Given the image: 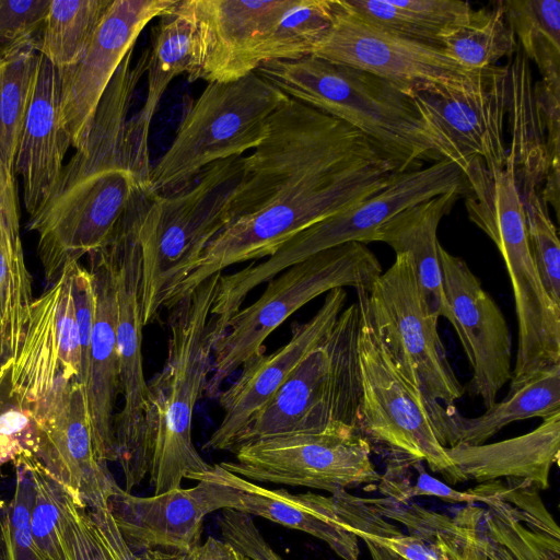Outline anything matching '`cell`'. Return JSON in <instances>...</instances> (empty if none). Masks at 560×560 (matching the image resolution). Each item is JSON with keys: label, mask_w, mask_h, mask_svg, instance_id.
<instances>
[{"label": "cell", "mask_w": 560, "mask_h": 560, "mask_svg": "<svg viewBox=\"0 0 560 560\" xmlns=\"http://www.w3.org/2000/svg\"><path fill=\"white\" fill-rule=\"evenodd\" d=\"M362 540L365 542V545L370 551L372 560H404L402 558H400L399 556H397L389 549H387L378 544H375L369 539H362Z\"/></svg>", "instance_id": "cell-51"}, {"label": "cell", "mask_w": 560, "mask_h": 560, "mask_svg": "<svg viewBox=\"0 0 560 560\" xmlns=\"http://www.w3.org/2000/svg\"><path fill=\"white\" fill-rule=\"evenodd\" d=\"M359 538L378 544L404 560H448L425 541L412 535H405L402 533L392 536L365 534Z\"/></svg>", "instance_id": "cell-48"}, {"label": "cell", "mask_w": 560, "mask_h": 560, "mask_svg": "<svg viewBox=\"0 0 560 560\" xmlns=\"http://www.w3.org/2000/svg\"><path fill=\"white\" fill-rule=\"evenodd\" d=\"M0 215L14 232H20L19 198L14 174L4 165L0 156Z\"/></svg>", "instance_id": "cell-50"}, {"label": "cell", "mask_w": 560, "mask_h": 560, "mask_svg": "<svg viewBox=\"0 0 560 560\" xmlns=\"http://www.w3.org/2000/svg\"><path fill=\"white\" fill-rule=\"evenodd\" d=\"M140 560H250L225 540L208 537L189 550H149L138 553Z\"/></svg>", "instance_id": "cell-47"}, {"label": "cell", "mask_w": 560, "mask_h": 560, "mask_svg": "<svg viewBox=\"0 0 560 560\" xmlns=\"http://www.w3.org/2000/svg\"><path fill=\"white\" fill-rule=\"evenodd\" d=\"M36 37L0 46V156L13 174L18 141L37 73Z\"/></svg>", "instance_id": "cell-32"}, {"label": "cell", "mask_w": 560, "mask_h": 560, "mask_svg": "<svg viewBox=\"0 0 560 560\" xmlns=\"http://www.w3.org/2000/svg\"><path fill=\"white\" fill-rule=\"evenodd\" d=\"M202 478L234 488L238 493L235 511L312 535L326 542L342 560H359L361 535L389 536L398 532L364 498L347 491L329 497L313 492L292 494L284 489L259 486L219 464L196 480Z\"/></svg>", "instance_id": "cell-15"}, {"label": "cell", "mask_w": 560, "mask_h": 560, "mask_svg": "<svg viewBox=\"0 0 560 560\" xmlns=\"http://www.w3.org/2000/svg\"><path fill=\"white\" fill-rule=\"evenodd\" d=\"M455 520L475 532L485 547L488 560H514L508 550L487 532L479 517L477 506L467 504L465 509L458 511Z\"/></svg>", "instance_id": "cell-49"}, {"label": "cell", "mask_w": 560, "mask_h": 560, "mask_svg": "<svg viewBox=\"0 0 560 560\" xmlns=\"http://www.w3.org/2000/svg\"><path fill=\"white\" fill-rule=\"evenodd\" d=\"M358 361L361 400L358 432L387 457L425 462L447 482L457 483V472L439 442L421 394L397 369L372 324L368 290L358 289Z\"/></svg>", "instance_id": "cell-11"}, {"label": "cell", "mask_w": 560, "mask_h": 560, "mask_svg": "<svg viewBox=\"0 0 560 560\" xmlns=\"http://www.w3.org/2000/svg\"><path fill=\"white\" fill-rule=\"evenodd\" d=\"M131 48L104 92L83 145L63 165L45 203L27 222L47 287L65 267L106 245L132 201L151 189L149 151L130 124L149 48L132 65Z\"/></svg>", "instance_id": "cell-2"}, {"label": "cell", "mask_w": 560, "mask_h": 560, "mask_svg": "<svg viewBox=\"0 0 560 560\" xmlns=\"http://www.w3.org/2000/svg\"><path fill=\"white\" fill-rule=\"evenodd\" d=\"M59 511L74 560H140L120 534L107 502L79 504L60 486Z\"/></svg>", "instance_id": "cell-35"}, {"label": "cell", "mask_w": 560, "mask_h": 560, "mask_svg": "<svg viewBox=\"0 0 560 560\" xmlns=\"http://www.w3.org/2000/svg\"><path fill=\"white\" fill-rule=\"evenodd\" d=\"M463 189L440 195L399 212L383 224L375 242L389 245L396 254H406L419 288L424 313L432 322L455 319L445 298L439 260L438 228Z\"/></svg>", "instance_id": "cell-27"}, {"label": "cell", "mask_w": 560, "mask_h": 560, "mask_svg": "<svg viewBox=\"0 0 560 560\" xmlns=\"http://www.w3.org/2000/svg\"><path fill=\"white\" fill-rule=\"evenodd\" d=\"M457 472V483L520 479L535 488L549 486V472L559 463L560 412L533 431L509 440L475 446L445 447Z\"/></svg>", "instance_id": "cell-26"}, {"label": "cell", "mask_w": 560, "mask_h": 560, "mask_svg": "<svg viewBox=\"0 0 560 560\" xmlns=\"http://www.w3.org/2000/svg\"><path fill=\"white\" fill-rule=\"evenodd\" d=\"M50 0H0V46L35 38Z\"/></svg>", "instance_id": "cell-45"}, {"label": "cell", "mask_w": 560, "mask_h": 560, "mask_svg": "<svg viewBox=\"0 0 560 560\" xmlns=\"http://www.w3.org/2000/svg\"><path fill=\"white\" fill-rule=\"evenodd\" d=\"M530 250L541 282L551 298L560 305V243L547 203L535 188L522 195Z\"/></svg>", "instance_id": "cell-44"}, {"label": "cell", "mask_w": 560, "mask_h": 560, "mask_svg": "<svg viewBox=\"0 0 560 560\" xmlns=\"http://www.w3.org/2000/svg\"><path fill=\"white\" fill-rule=\"evenodd\" d=\"M464 176L441 159L416 170L395 173L387 185L345 210L303 230L260 264L221 275L212 312L228 322L246 296L289 267L325 249L350 242H375L380 228L399 212L453 190L463 189Z\"/></svg>", "instance_id": "cell-7"}, {"label": "cell", "mask_w": 560, "mask_h": 560, "mask_svg": "<svg viewBox=\"0 0 560 560\" xmlns=\"http://www.w3.org/2000/svg\"><path fill=\"white\" fill-rule=\"evenodd\" d=\"M381 275L377 257L364 244L350 242L319 252L270 279L261 296L240 308L214 341L206 396L217 398L223 382L265 351L267 337L299 308L336 288L369 291Z\"/></svg>", "instance_id": "cell-9"}, {"label": "cell", "mask_w": 560, "mask_h": 560, "mask_svg": "<svg viewBox=\"0 0 560 560\" xmlns=\"http://www.w3.org/2000/svg\"><path fill=\"white\" fill-rule=\"evenodd\" d=\"M192 24L180 0L164 14L152 30L147 61V97L130 117L133 132L142 149L149 150V130L159 102L171 81L187 73L191 60Z\"/></svg>", "instance_id": "cell-29"}, {"label": "cell", "mask_w": 560, "mask_h": 560, "mask_svg": "<svg viewBox=\"0 0 560 560\" xmlns=\"http://www.w3.org/2000/svg\"><path fill=\"white\" fill-rule=\"evenodd\" d=\"M10 359V357L5 353H0V371L3 364Z\"/></svg>", "instance_id": "cell-52"}, {"label": "cell", "mask_w": 560, "mask_h": 560, "mask_svg": "<svg viewBox=\"0 0 560 560\" xmlns=\"http://www.w3.org/2000/svg\"><path fill=\"white\" fill-rule=\"evenodd\" d=\"M75 262L33 300L18 349L10 358L12 390L32 410L61 381L81 383L73 276Z\"/></svg>", "instance_id": "cell-17"}, {"label": "cell", "mask_w": 560, "mask_h": 560, "mask_svg": "<svg viewBox=\"0 0 560 560\" xmlns=\"http://www.w3.org/2000/svg\"><path fill=\"white\" fill-rule=\"evenodd\" d=\"M372 324L404 377L421 394L434 431L442 425L445 407L465 393L447 359L438 323L427 317L422 298L406 254L368 291Z\"/></svg>", "instance_id": "cell-12"}, {"label": "cell", "mask_w": 560, "mask_h": 560, "mask_svg": "<svg viewBox=\"0 0 560 560\" xmlns=\"http://www.w3.org/2000/svg\"><path fill=\"white\" fill-rule=\"evenodd\" d=\"M177 0H113L77 63L58 69L60 121L80 149L109 82L142 30Z\"/></svg>", "instance_id": "cell-19"}, {"label": "cell", "mask_w": 560, "mask_h": 560, "mask_svg": "<svg viewBox=\"0 0 560 560\" xmlns=\"http://www.w3.org/2000/svg\"><path fill=\"white\" fill-rule=\"evenodd\" d=\"M347 292L336 288L326 293L313 317L295 324L290 340L275 352L255 354L242 365L238 377L218 395L224 416L205 445L232 451L254 416L267 404L299 363L328 336L346 307Z\"/></svg>", "instance_id": "cell-23"}, {"label": "cell", "mask_w": 560, "mask_h": 560, "mask_svg": "<svg viewBox=\"0 0 560 560\" xmlns=\"http://www.w3.org/2000/svg\"><path fill=\"white\" fill-rule=\"evenodd\" d=\"M517 47L501 1L492 8L471 9L467 20L441 39L446 56L467 70L497 66Z\"/></svg>", "instance_id": "cell-34"}, {"label": "cell", "mask_w": 560, "mask_h": 560, "mask_svg": "<svg viewBox=\"0 0 560 560\" xmlns=\"http://www.w3.org/2000/svg\"><path fill=\"white\" fill-rule=\"evenodd\" d=\"M221 272L197 285L171 307L167 357L148 382L151 408L149 481L153 494L180 488L211 467L192 443L194 410L212 369L210 311Z\"/></svg>", "instance_id": "cell-3"}, {"label": "cell", "mask_w": 560, "mask_h": 560, "mask_svg": "<svg viewBox=\"0 0 560 560\" xmlns=\"http://www.w3.org/2000/svg\"><path fill=\"white\" fill-rule=\"evenodd\" d=\"M386 518L404 525L448 560H488L485 547L475 532L447 515L428 510L418 503L398 502L388 498H364Z\"/></svg>", "instance_id": "cell-36"}, {"label": "cell", "mask_w": 560, "mask_h": 560, "mask_svg": "<svg viewBox=\"0 0 560 560\" xmlns=\"http://www.w3.org/2000/svg\"><path fill=\"white\" fill-rule=\"evenodd\" d=\"M242 170L243 155L221 160L186 190L149 199L139 226L144 326L159 318L208 244L234 219L232 201Z\"/></svg>", "instance_id": "cell-5"}, {"label": "cell", "mask_w": 560, "mask_h": 560, "mask_svg": "<svg viewBox=\"0 0 560 560\" xmlns=\"http://www.w3.org/2000/svg\"><path fill=\"white\" fill-rule=\"evenodd\" d=\"M330 27L312 55L355 68L407 89L468 74L440 47L389 33L357 13L346 0H330Z\"/></svg>", "instance_id": "cell-18"}, {"label": "cell", "mask_w": 560, "mask_h": 560, "mask_svg": "<svg viewBox=\"0 0 560 560\" xmlns=\"http://www.w3.org/2000/svg\"><path fill=\"white\" fill-rule=\"evenodd\" d=\"M218 523L223 540L250 560H284L265 540L252 516L235 510H222Z\"/></svg>", "instance_id": "cell-46"}, {"label": "cell", "mask_w": 560, "mask_h": 560, "mask_svg": "<svg viewBox=\"0 0 560 560\" xmlns=\"http://www.w3.org/2000/svg\"><path fill=\"white\" fill-rule=\"evenodd\" d=\"M439 260L454 329L472 371L469 390L488 409L512 377L511 330L501 308L464 259L439 245Z\"/></svg>", "instance_id": "cell-20"}, {"label": "cell", "mask_w": 560, "mask_h": 560, "mask_svg": "<svg viewBox=\"0 0 560 560\" xmlns=\"http://www.w3.org/2000/svg\"><path fill=\"white\" fill-rule=\"evenodd\" d=\"M192 24L189 82H230L262 63L261 51L291 0H180Z\"/></svg>", "instance_id": "cell-16"}, {"label": "cell", "mask_w": 560, "mask_h": 560, "mask_svg": "<svg viewBox=\"0 0 560 560\" xmlns=\"http://www.w3.org/2000/svg\"><path fill=\"white\" fill-rule=\"evenodd\" d=\"M10 359L0 371V467L22 458H37L42 430L32 409L12 390ZM0 499V510L5 505Z\"/></svg>", "instance_id": "cell-41"}, {"label": "cell", "mask_w": 560, "mask_h": 560, "mask_svg": "<svg viewBox=\"0 0 560 560\" xmlns=\"http://www.w3.org/2000/svg\"><path fill=\"white\" fill-rule=\"evenodd\" d=\"M235 460L219 465L253 482L306 487L336 493L374 486L381 475L371 445L359 433H292L234 447Z\"/></svg>", "instance_id": "cell-14"}, {"label": "cell", "mask_w": 560, "mask_h": 560, "mask_svg": "<svg viewBox=\"0 0 560 560\" xmlns=\"http://www.w3.org/2000/svg\"><path fill=\"white\" fill-rule=\"evenodd\" d=\"M255 72L287 96L360 131L401 172L441 160L405 86L313 55L266 61Z\"/></svg>", "instance_id": "cell-4"}, {"label": "cell", "mask_w": 560, "mask_h": 560, "mask_svg": "<svg viewBox=\"0 0 560 560\" xmlns=\"http://www.w3.org/2000/svg\"><path fill=\"white\" fill-rule=\"evenodd\" d=\"M377 489L384 498L398 502H410L417 497H435L451 503L483 502V495L476 489L455 490L429 475L422 462L400 457H387Z\"/></svg>", "instance_id": "cell-42"}, {"label": "cell", "mask_w": 560, "mask_h": 560, "mask_svg": "<svg viewBox=\"0 0 560 560\" xmlns=\"http://www.w3.org/2000/svg\"><path fill=\"white\" fill-rule=\"evenodd\" d=\"M283 96L255 71L235 81L208 83L184 115L172 144L152 166L151 190L158 196L179 194L207 166L254 150Z\"/></svg>", "instance_id": "cell-8"}, {"label": "cell", "mask_w": 560, "mask_h": 560, "mask_svg": "<svg viewBox=\"0 0 560 560\" xmlns=\"http://www.w3.org/2000/svg\"><path fill=\"white\" fill-rule=\"evenodd\" d=\"M89 261L95 313L83 386L95 456L100 462L108 463L117 460L114 409L119 374L115 272L105 247L90 254Z\"/></svg>", "instance_id": "cell-24"}, {"label": "cell", "mask_w": 560, "mask_h": 560, "mask_svg": "<svg viewBox=\"0 0 560 560\" xmlns=\"http://www.w3.org/2000/svg\"><path fill=\"white\" fill-rule=\"evenodd\" d=\"M20 460L27 467L35 489L31 526L36 560H74L60 523V486L37 458Z\"/></svg>", "instance_id": "cell-40"}, {"label": "cell", "mask_w": 560, "mask_h": 560, "mask_svg": "<svg viewBox=\"0 0 560 560\" xmlns=\"http://www.w3.org/2000/svg\"><path fill=\"white\" fill-rule=\"evenodd\" d=\"M359 319L355 301L342 310L324 341L299 363L254 416L234 447L256 439L292 433H359Z\"/></svg>", "instance_id": "cell-6"}, {"label": "cell", "mask_w": 560, "mask_h": 560, "mask_svg": "<svg viewBox=\"0 0 560 560\" xmlns=\"http://www.w3.org/2000/svg\"><path fill=\"white\" fill-rule=\"evenodd\" d=\"M12 465L15 470L14 492L0 510L1 560H36L31 526L35 500L33 480L22 460Z\"/></svg>", "instance_id": "cell-43"}, {"label": "cell", "mask_w": 560, "mask_h": 560, "mask_svg": "<svg viewBox=\"0 0 560 560\" xmlns=\"http://www.w3.org/2000/svg\"><path fill=\"white\" fill-rule=\"evenodd\" d=\"M560 412V364L550 366L521 386L509 389L478 417H465L455 406L445 407L438 434L444 447L486 443L508 424L530 418L546 419Z\"/></svg>", "instance_id": "cell-28"}, {"label": "cell", "mask_w": 560, "mask_h": 560, "mask_svg": "<svg viewBox=\"0 0 560 560\" xmlns=\"http://www.w3.org/2000/svg\"><path fill=\"white\" fill-rule=\"evenodd\" d=\"M372 24L400 37L440 47L441 39L464 23L471 10L460 0H346Z\"/></svg>", "instance_id": "cell-31"}, {"label": "cell", "mask_w": 560, "mask_h": 560, "mask_svg": "<svg viewBox=\"0 0 560 560\" xmlns=\"http://www.w3.org/2000/svg\"><path fill=\"white\" fill-rule=\"evenodd\" d=\"M330 23V0H291L264 45L262 63L311 56Z\"/></svg>", "instance_id": "cell-39"}, {"label": "cell", "mask_w": 560, "mask_h": 560, "mask_svg": "<svg viewBox=\"0 0 560 560\" xmlns=\"http://www.w3.org/2000/svg\"><path fill=\"white\" fill-rule=\"evenodd\" d=\"M191 488L151 497H136L119 486L107 500L113 518L129 547L149 550H189L200 544L203 522L219 510H234L237 491L202 478Z\"/></svg>", "instance_id": "cell-22"}, {"label": "cell", "mask_w": 560, "mask_h": 560, "mask_svg": "<svg viewBox=\"0 0 560 560\" xmlns=\"http://www.w3.org/2000/svg\"><path fill=\"white\" fill-rule=\"evenodd\" d=\"M149 195L139 196L121 217L105 247L116 285V341L122 408L115 416L117 463L130 492L149 472L152 408L143 374L140 310L141 253L139 226Z\"/></svg>", "instance_id": "cell-10"}, {"label": "cell", "mask_w": 560, "mask_h": 560, "mask_svg": "<svg viewBox=\"0 0 560 560\" xmlns=\"http://www.w3.org/2000/svg\"><path fill=\"white\" fill-rule=\"evenodd\" d=\"M33 300L21 234L0 215V353H15Z\"/></svg>", "instance_id": "cell-38"}, {"label": "cell", "mask_w": 560, "mask_h": 560, "mask_svg": "<svg viewBox=\"0 0 560 560\" xmlns=\"http://www.w3.org/2000/svg\"><path fill=\"white\" fill-rule=\"evenodd\" d=\"M527 58L517 47L509 63L510 106L513 140L508 152L515 163L521 195L529 189L539 191L549 171L547 130L536 104L534 85Z\"/></svg>", "instance_id": "cell-30"}, {"label": "cell", "mask_w": 560, "mask_h": 560, "mask_svg": "<svg viewBox=\"0 0 560 560\" xmlns=\"http://www.w3.org/2000/svg\"><path fill=\"white\" fill-rule=\"evenodd\" d=\"M410 94L441 159L454 163L462 173L475 161L491 171L505 166L509 65L471 70L447 82L419 83Z\"/></svg>", "instance_id": "cell-13"}, {"label": "cell", "mask_w": 560, "mask_h": 560, "mask_svg": "<svg viewBox=\"0 0 560 560\" xmlns=\"http://www.w3.org/2000/svg\"><path fill=\"white\" fill-rule=\"evenodd\" d=\"M520 49L537 66L541 80L560 86V1H501Z\"/></svg>", "instance_id": "cell-37"}, {"label": "cell", "mask_w": 560, "mask_h": 560, "mask_svg": "<svg viewBox=\"0 0 560 560\" xmlns=\"http://www.w3.org/2000/svg\"><path fill=\"white\" fill-rule=\"evenodd\" d=\"M113 0H50L36 37L38 54L57 69L79 61Z\"/></svg>", "instance_id": "cell-33"}, {"label": "cell", "mask_w": 560, "mask_h": 560, "mask_svg": "<svg viewBox=\"0 0 560 560\" xmlns=\"http://www.w3.org/2000/svg\"><path fill=\"white\" fill-rule=\"evenodd\" d=\"M397 172V163L360 131L284 94L265 138L243 156L234 219L208 244L166 310L229 266L272 256L303 230L385 187Z\"/></svg>", "instance_id": "cell-1"}, {"label": "cell", "mask_w": 560, "mask_h": 560, "mask_svg": "<svg viewBox=\"0 0 560 560\" xmlns=\"http://www.w3.org/2000/svg\"><path fill=\"white\" fill-rule=\"evenodd\" d=\"M71 145L60 121L58 69L39 54L36 79L19 137L13 172L22 178L23 201L30 215L47 200Z\"/></svg>", "instance_id": "cell-25"}, {"label": "cell", "mask_w": 560, "mask_h": 560, "mask_svg": "<svg viewBox=\"0 0 560 560\" xmlns=\"http://www.w3.org/2000/svg\"><path fill=\"white\" fill-rule=\"evenodd\" d=\"M42 430L38 460L74 502H107L118 483L94 452L84 386L62 381L33 410Z\"/></svg>", "instance_id": "cell-21"}]
</instances>
